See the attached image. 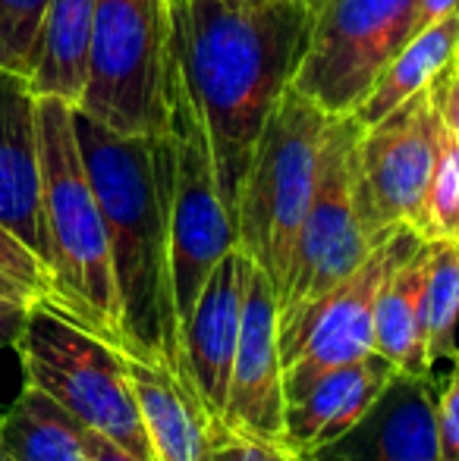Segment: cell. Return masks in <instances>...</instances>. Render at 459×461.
Here are the masks:
<instances>
[{"instance_id": "1", "label": "cell", "mask_w": 459, "mask_h": 461, "mask_svg": "<svg viewBox=\"0 0 459 461\" xmlns=\"http://www.w3.org/2000/svg\"><path fill=\"white\" fill-rule=\"evenodd\" d=\"M173 50L183 86L205 126L215 176L236 220L255 141L293 86L312 35L306 0H170Z\"/></svg>"}, {"instance_id": "2", "label": "cell", "mask_w": 459, "mask_h": 461, "mask_svg": "<svg viewBox=\"0 0 459 461\" xmlns=\"http://www.w3.org/2000/svg\"><path fill=\"white\" fill-rule=\"evenodd\" d=\"M76 135L111 236L126 355L164 361L196 395L167 289V213L151 135H116L79 110Z\"/></svg>"}, {"instance_id": "3", "label": "cell", "mask_w": 459, "mask_h": 461, "mask_svg": "<svg viewBox=\"0 0 459 461\" xmlns=\"http://www.w3.org/2000/svg\"><path fill=\"white\" fill-rule=\"evenodd\" d=\"M38 145L44 230L50 249L48 267L54 276L50 308L126 352L111 236L82 160L73 104L60 97H38Z\"/></svg>"}, {"instance_id": "4", "label": "cell", "mask_w": 459, "mask_h": 461, "mask_svg": "<svg viewBox=\"0 0 459 461\" xmlns=\"http://www.w3.org/2000/svg\"><path fill=\"white\" fill-rule=\"evenodd\" d=\"M151 154L167 213V289L173 321L183 336L186 317L205 279L221 258L239 249V230L221 198L208 135L192 107L179 67L173 73L167 129L151 135Z\"/></svg>"}, {"instance_id": "5", "label": "cell", "mask_w": 459, "mask_h": 461, "mask_svg": "<svg viewBox=\"0 0 459 461\" xmlns=\"http://www.w3.org/2000/svg\"><path fill=\"white\" fill-rule=\"evenodd\" d=\"M177 73L170 0H98L88 76L76 104L116 135H161Z\"/></svg>"}, {"instance_id": "6", "label": "cell", "mask_w": 459, "mask_h": 461, "mask_svg": "<svg viewBox=\"0 0 459 461\" xmlns=\"http://www.w3.org/2000/svg\"><path fill=\"white\" fill-rule=\"evenodd\" d=\"M325 122V110L289 86L255 141L239 192V249L268 274L277 295L287 283L296 236L312 201Z\"/></svg>"}, {"instance_id": "7", "label": "cell", "mask_w": 459, "mask_h": 461, "mask_svg": "<svg viewBox=\"0 0 459 461\" xmlns=\"http://www.w3.org/2000/svg\"><path fill=\"white\" fill-rule=\"evenodd\" d=\"M13 348L23 365V383L44 389L73 418L116 439L142 461H154L126 352L44 302L29 311Z\"/></svg>"}, {"instance_id": "8", "label": "cell", "mask_w": 459, "mask_h": 461, "mask_svg": "<svg viewBox=\"0 0 459 461\" xmlns=\"http://www.w3.org/2000/svg\"><path fill=\"white\" fill-rule=\"evenodd\" d=\"M362 122L353 113L327 116L318 148L312 201L289 258L287 283L277 295V330L308 304L337 289L381 242H372L355 207V148Z\"/></svg>"}, {"instance_id": "9", "label": "cell", "mask_w": 459, "mask_h": 461, "mask_svg": "<svg viewBox=\"0 0 459 461\" xmlns=\"http://www.w3.org/2000/svg\"><path fill=\"white\" fill-rule=\"evenodd\" d=\"M437 145L441 110L431 86L374 126H362L355 148V207L372 242H384L403 226L422 236Z\"/></svg>"}, {"instance_id": "10", "label": "cell", "mask_w": 459, "mask_h": 461, "mask_svg": "<svg viewBox=\"0 0 459 461\" xmlns=\"http://www.w3.org/2000/svg\"><path fill=\"white\" fill-rule=\"evenodd\" d=\"M412 4L416 0H318L293 86L327 116L353 113L387 60L409 41Z\"/></svg>"}, {"instance_id": "11", "label": "cell", "mask_w": 459, "mask_h": 461, "mask_svg": "<svg viewBox=\"0 0 459 461\" xmlns=\"http://www.w3.org/2000/svg\"><path fill=\"white\" fill-rule=\"evenodd\" d=\"M422 242L416 230L390 232L337 289L308 304L293 323L280 327V361L287 402L334 367L362 361L374 352V298L387 274Z\"/></svg>"}, {"instance_id": "12", "label": "cell", "mask_w": 459, "mask_h": 461, "mask_svg": "<svg viewBox=\"0 0 459 461\" xmlns=\"http://www.w3.org/2000/svg\"><path fill=\"white\" fill-rule=\"evenodd\" d=\"M283 424H287V386H283L280 330H277V292L268 274L255 261H249L224 427L245 437L287 443Z\"/></svg>"}, {"instance_id": "13", "label": "cell", "mask_w": 459, "mask_h": 461, "mask_svg": "<svg viewBox=\"0 0 459 461\" xmlns=\"http://www.w3.org/2000/svg\"><path fill=\"white\" fill-rule=\"evenodd\" d=\"M249 261L252 258L243 249H233L227 258H221V264L205 279L183 327L186 370H189L198 405L208 418V433L224 427Z\"/></svg>"}, {"instance_id": "14", "label": "cell", "mask_w": 459, "mask_h": 461, "mask_svg": "<svg viewBox=\"0 0 459 461\" xmlns=\"http://www.w3.org/2000/svg\"><path fill=\"white\" fill-rule=\"evenodd\" d=\"M0 223L48 264L38 95L25 76L10 69H0Z\"/></svg>"}, {"instance_id": "15", "label": "cell", "mask_w": 459, "mask_h": 461, "mask_svg": "<svg viewBox=\"0 0 459 461\" xmlns=\"http://www.w3.org/2000/svg\"><path fill=\"white\" fill-rule=\"evenodd\" d=\"M308 461H441L435 374H397L346 437Z\"/></svg>"}, {"instance_id": "16", "label": "cell", "mask_w": 459, "mask_h": 461, "mask_svg": "<svg viewBox=\"0 0 459 461\" xmlns=\"http://www.w3.org/2000/svg\"><path fill=\"white\" fill-rule=\"evenodd\" d=\"M397 374L399 370L378 352L321 374L287 402V446L306 461L325 452L372 411Z\"/></svg>"}, {"instance_id": "17", "label": "cell", "mask_w": 459, "mask_h": 461, "mask_svg": "<svg viewBox=\"0 0 459 461\" xmlns=\"http://www.w3.org/2000/svg\"><path fill=\"white\" fill-rule=\"evenodd\" d=\"M126 370L154 461H205L208 418L183 380L164 361H145L135 355H126Z\"/></svg>"}, {"instance_id": "18", "label": "cell", "mask_w": 459, "mask_h": 461, "mask_svg": "<svg viewBox=\"0 0 459 461\" xmlns=\"http://www.w3.org/2000/svg\"><path fill=\"white\" fill-rule=\"evenodd\" d=\"M428 279V239L403 255L387 274L374 298V352L384 355L399 374H435L425 361L422 298Z\"/></svg>"}, {"instance_id": "19", "label": "cell", "mask_w": 459, "mask_h": 461, "mask_svg": "<svg viewBox=\"0 0 459 461\" xmlns=\"http://www.w3.org/2000/svg\"><path fill=\"white\" fill-rule=\"evenodd\" d=\"M459 57V10L447 13L444 19L431 23L418 35H412L397 54L387 60V67L372 82L368 95L359 101L353 116L362 126H374L387 113L406 104L412 95L425 92L444 69Z\"/></svg>"}, {"instance_id": "20", "label": "cell", "mask_w": 459, "mask_h": 461, "mask_svg": "<svg viewBox=\"0 0 459 461\" xmlns=\"http://www.w3.org/2000/svg\"><path fill=\"white\" fill-rule=\"evenodd\" d=\"M98 0H48L29 86L38 97L79 104L88 76V44Z\"/></svg>"}, {"instance_id": "21", "label": "cell", "mask_w": 459, "mask_h": 461, "mask_svg": "<svg viewBox=\"0 0 459 461\" xmlns=\"http://www.w3.org/2000/svg\"><path fill=\"white\" fill-rule=\"evenodd\" d=\"M86 430L32 383H23L16 402L0 414V446L10 461H86Z\"/></svg>"}, {"instance_id": "22", "label": "cell", "mask_w": 459, "mask_h": 461, "mask_svg": "<svg viewBox=\"0 0 459 461\" xmlns=\"http://www.w3.org/2000/svg\"><path fill=\"white\" fill-rule=\"evenodd\" d=\"M459 327V242L428 239V279L422 298L425 361L435 370L437 361H454Z\"/></svg>"}, {"instance_id": "23", "label": "cell", "mask_w": 459, "mask_h": 461, "mask_svg": "<svg viewBox=\"0 0 459 461\" xmlns=\"http://www.w3.org/2000/svg\"><path fill=\"white\" fill-rule=\"evenodd\" d=\"M422 239H456L459 242V139L441 122L437 164L425 198Z\"/></svg>"}, {"instance_id": "24", "label": "cell", "mask_w": 459, "mask_h": 461, "mask_svg": "<svg viewBox=\"0 0 459 461\" xmlns=\"http://www.w3.org/2000/svg\"><path fill=\"white\" fill-rule=\"evenodd\" d=\"M48 0H0V69L29 79Z\"/></svg>"}, {"instance_id": "25", "label": "cell", "mask_w": 459, "mask_h": 461, "mask_svg": "<svg viewBox=\"0 0 459 461\" xmlns=\"http://www.w3.org/2000/svg\"><path fill=\"white\" fill-rule=\"evenodd\" d=\"M0 276L23 285L38 304H50L54 298V276H50L48 264L4 223H0Z\"/></svg>"}, {"instance_id": "26", "label": "cell", "mask_w": 459, "mask_h": 461, "mask_svg": "<svg viewBox=\"0 0 459 461\" xmlns=\"http://www.w3.org/2000/svg\"><path fill=\"white\" fill-rule=\"evenodd\" d=\"M205 461H306V458L296 456L287 443H274V439H262V437H245V433L217 427L215 433H208Z\"/></svg>"}, {"instance_id": "27", "label": "cell", "mask_w": 459, "mask_h": 461, "mask_svg": "<svg viewBox=\"0 0 459 461\" xmlns=\"http://www.w3.org/2000/svg\"><path fill=\"white\" fill-rule=\"evenodd\" d=\"M437 458L459 461V355L437 389Z\"/></svg>"}, {"instance_id": "28", "label": "cell", "mask_w": 459, "mask_h": 461, "mask_svg": "<svg viewBox=\"0 0 459 461\" xmlns=\"http://www.w3.org/2000/svg\"><path fill=\"white\" fill-rule=\"evenodd\" d=\"M437 97V110H441V122L459 139V57L431 82Z\"/></svg>"}, {"instance_id": "29", "label": "cell", "mask_w": 459, "mask_h": 461, "mask_svg": "<svg viewBox=\"0 0 459 461\" xmlns=\"http://www.w3.org/2000/svg\"><path fill=\"white\" fill-rule=\"evenodd\" d=\"M86 461H142V458L133 456V452H129L126 446L116 443V439L88 427L86 430Z\"/></svg>"}, {"instance_id": "30", "label": "cell", "mask_w": 459, "mask_h": 461, "mask_svg": "<svg viewBox=\"0 0 459 461\" xmlns=\"http://www.w3.org/2000/svg\"><path fill=\"white\" fill-rule=\"evenodd\" d=\"M456 10H459V0H416V4H412V19H409V38Z\"/></svg>"}, {"instance_id": "31", "label": "cell", "mask_w": 459, "mask_h": 461, "mask_svg": "<svg viewBox=\"0 0 459 461\" xmlns=\"http://www.w3.org/2000/svg\"><path fill=\"white\" fill-rule=\"evenodd\" d=\"M35 298L29 295V292L23 289V285H16L13 279L0 276V314H13V311H29L35 308Z\"/></svg>"}, {"instance_id": "32", "label": "cell", "mask_w": 459, "mask_h": 461, "mask_svg": "<svg viewBox=\"0 0 459 461\" xmlns=\"http://www.w3.org/2000/svg\"><path fill=\"white\" fill-rule=\"evenodd\" d=\"M29 311H13V314H0V348H6V346L13 348V342L19 339V333H23L25 321H29Z\"/></svg>"}, {"instance_id": "33", "label": "cell", "mask_w": 459, "mask_h": 461, "mask_svg": "<svg viewBox=\"0 0 459 461\" xmlns=\"http://www.w3.org/2000/svg\"><path fill=\"white\" fill-rule=\"evenodd\" d=\"M224 4H233V6H255V4H264V0H224Z\"/></svg>"}, {"instance_id": "34", "label": "cell", "mask_w": 459, "mask_h": 461, "mask_svg": "<svg viewBox=\"0 0 459 461\" xmlns=\"http://www.w3.org/2000/svg\"><path fill=\"white\" fill-rule=\"evenodd\" d=\"M0 461H10V456L4 452V446H0Z\"/></svg>"}, {"instance_id": "35", "label": "cell", "mask_w": 459, "mask_h": 461, "mask_svg": "<svg viewBox=\"0 0 459 461\" xmlns=\"http://www.w3.org/2000/svg\"><path fill=\"white\" fill-rule=\"evenodd\" d=\"M306 4H308V6H312V10H315V6H318V0H306Z\"/></svg>"}]
</instances>
